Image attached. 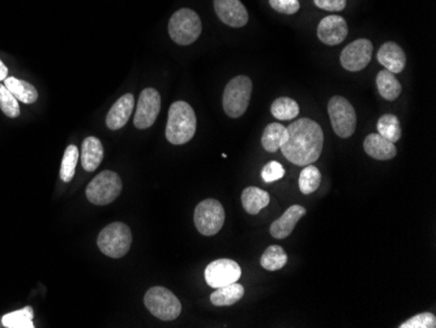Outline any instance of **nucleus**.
<instances>
[{
	"label": "nucleus",
	"mask_w": 436,
	"mask_h": 328,
	"mask_svg": "<svg viewBox=\"0 0 436 328\" xmlns=\"http://www.w3.org/2000/svg\"><path fill=\"white\" fill-rule=\"evenodd\" d=\"M1 323L7 328H33V309L27 306L22 310L6 314L1 318Z\"/></svg>",
	"instance_id": "cd10ccee"
},
{
	"label": "nucleus",
	"mask_w": 436,
	"mask_h": 328,
	"mask_svg": "<svg viewBox=\"0 0 436 328\" xmlns=\"http://www.w3.org/2000/svg\"><path fill=\"white\" fill-rule=\"evenodd\" d=\"M307 211L305 206H291L288 211L272 223L270 225V235L277 240H284L293 233L298 221L306 215Z\"/></svg>",
	"instance_id": "dca6fc26"
},
{
	"label": "nucleus",
	"mask_w": 436,
	"mask_h": 328,
	"mask_svg": "<svg viewBox=\"0 0 436 328\" xmlns=\"http://www.w3.org/2000/svg\"><path fill=\"white\" fill-rule=\"evenodd\" d=\"M286 136L288 130L285 126H282L281 123H270L265 127L261 136L263 148L270 153H275L282 147V144L286 140Z\"/></svg>",
	"instance_id": "412c9836"
},
{
	"label": "nucleus",
	"mask_w": 436,
	"mask_h": 328,
	"mask_svg": "<svg viewBox=\"0 0 436 328\" xmlns=\"http://www.w3.org/2000/svg\"><path fill=\"white\" fill-rule=\"evenodd\" d=\"M161 110V96L154 88H147L140 94L136 113L133 117V124L139 130H147L152 127L158 113Z\"/></svg>",
	"instance_id": "9d476101"
},
{
	"label": "nucleus",
	"mask_w": 436,
	"mask_h": 328,
	"mask_svg": "<svg viewBox=\"0 0 436 328\" xmlns=\"http://www.w3.org/2000/svg\"><path fill=\"white\" fill-rule=\"evenodd\" d=\"M314 3L316 7L331 12H338L346 7V0H314Z\"/></svg>",
	"instance_id": "f704fd0d"
},
{
	"label": "nucleus",
	"mask_w": 436,
	"mask_h": 328,
	"mask_svg": "<svg viewBox=\"0 0 436 328\" xmlns=\"http://www.w3.org/2000/svg\"><path fill=\"white\" fill-rule=\"evenodd\" d=\"M376 85L381 97L387 101L397 100L402 91V86L399 84L396 75L385 68L376 76Z\"/></svg>",
	"instance_id": "5701e85b"
},
{
	"label": "nucleus",
	"mask_w": 436,
	"mask_h": 328,
	"mask_svg": "<svg viewBox=\"0 0 436 328\" xmlns=\"http://www.w3.org/2000/svg\"><path fill=\"white\" fill-rule=\"evenodd\" d=\"M363 150L372 159L381 161L395 159L397 155L395 144L384 139L379 133H370L363 141Z\"/></svg>",
	"instance_id": "a211bd4d"
},
{
	"label": "nucleus",
	"mask_w": 436,
	"mask_h": 328,
	"mask_svg": "<svg viewBox=\"0 0 436 328\" xmlns=\"http://www.w3.org/2000/svg\"><path fill=\"white\" fill-rule=\"evenodd\" d=\"M101 253L114 259H119L130 251L132 244L131 229L123 223H112L103 229L97 238Z\"/></svg>",
	"instance_id": "39448f33"
},
{
	"label": "nucleus",
	"mask_w": 436,
	"mask_h": 328,
	"mask_svg": "<svg viewBox=\"0 0 436 328\" xmlns=\"http://www.w3.org/2000/svg\"><path fill=\"white\" fill-rule=\"evenodd\" d=\"M288 263V255L279 244H272L261 255L260 264L267 271H279Z\"/></svg>",
	"instance_id": "393cba45"
},
{
	"label": "nucleus",
	"mask_w": 436,
	"mask_h": 328,
	"mask_svg": "<svg viewBox=\"0 0 436 328\" xmlns=\"http://www.w3.org/2000/svg\"><path fill=\"white\" fill-rule=\"evenodd\" d=\"M252 83L247 76H235L223 92V110L230 118H239L250 105Z\"/></svg>",
	"instance_id": "20e7f679"
},
{
	"label": "nucleus",
	"mask_w": 436,
	"mask_h": 328,
	"mask_svg": "<svg viewBox=\"0 0 436 328\" xmlns=\"http://www.w3.org/2000/svg\"><path fill=\"white\" fill-rule=\"evenodd\" d=\"M4 85L8 88L11 93L18 98V101H21L22 103H28V105L37 101V89L33 85L24 81V80H20V79L13 77V76H8L4 80Z\"/></svg>",
	"instance_id": "b1692460"
},
{
	"label": "nucleus",
	"mask_w": 436,
	"mask_h": 328,
	"mask_svg": "<svg viewBox=\"0 0 436 328\" xmlns=\"http://www.w3.org/2000/svg\"><path fill=\"white\" fill-rule=\"evenodd\" d=\"M80 159V152L76 145L67 147L63 159H62V166H60V179L63 182H70L74 179V169L77 165V161Z\"/></svg>",
	"instance_id": "c756f323"
},
{
	"label": "nucleus",
	"mask_w": 436,
	"mask_h": 328,
	"mask_svg": "<svg viewBox=\"0 0 436 328\" xmlns=\"http://www.w3.org/2000/svg\"><path fill=\"white\" fill-rule=\"evenodd\" d=\"M284 176H285V169L277 161H270L263 168V171H261V178L264 179V182H267V183L276 182V181L282 178Z\"/></svg>",
	"instance_id": "473e14b6"
},
{
	"label": "nucleus",
	"mask_w": 436,
	"mask_h": 328,
	"mask_svg": "<svg viewBox=\"0 0 436 328\" xmlns=\"http://www.w3.org/2000/svg\"><path fill=\"white\" fill-rule=\"evenodd\" d=\"M270 194L259 188H247L242 192V204L247 214L258 215L270 204Z\"/></svg>",
	"instance_id": "aec40b11"
},
{
	"label": "nucleus",
	"mask_w": 436,
	"mask_h": 328,
	"mask_svg": "<svg viewBox=\"0 0 436 328\" xmlns=\"http://www.w3.org/2000/svg\"><path fill=\"white\" fill-rule=\"evenodd\" d=\"M374 51V45L370 39L361 38L345 47L341 53V66L350 71L358 72L366 68L370 63Z\"/></svg>",
	"instance_id": "f8f14e48"
},
{
	"label": "nucleus",
	"mask_w": 436,
	"mask_h": 328,
	"mask_svg": "<svg viewBox=\"0 0 436 328\" xmlns=\"http://www.w3.org/2000/svg\"><path fill=\"white\" fill-rule=\"evenodd\" d=\"M270 4L273 10L285 15H294L300 8L298 0H270Z\"/></svg>",
	"instance_id": "72a5a7b5"
},
{
	"label": "nucleus",
	"mask_w": 436,
	"mask_h": 328,
	"mask_svg": "<svg viewBox=\"0 0 436 328\" xmlns=\"http://www.w3.org/2000/svg\"><path fill=\"white\" fill-rule=\"evenodd\" d=\"M144 303L152 315L165 322L177 319L182 313L180 301L173 291L164 287L150 288L144 296Z\"/></svg>",
	"instance_id": "423d86ee"
},
{
	"label": "nucleus",
	"mask_w": 436,
	"mask_h": 328,
	"mask_svg": "<svg viewBox=\"0 0 436 328\" xmlns=\"http://www.w3.org/2000/svg\"><path fill=\"white\" fill-rule=\"evenodd\" d=\"M81 165L86 171H94L103 159V145L100 139L89 136L83 141Z\"/></svg>",
	"instance_id": "6ab92c4d"
},
{
	"label": "nucleus",
	"mask_w": 436,
	"mask_h": 328,
	"mask_svg": "<svg viewBox=\"0 0 436 328\" xmlns=\"http://www.w3.org/2000/svg\"><path fill=\"white\" fill-rule=\"evenodd\" d=\"M133 107H135L133 94L127 93L121 96V98L112 105L110 112L107 113L106 126L112 131L121 130V127H124L128 122L131 115L133 113Z\"/></svg>",
	"instance_id": "2eb2a0df"
},
{
	"label": "nucleus",
	"mask_w": 436,
	"mask_h": 328,
	"mask_svg": "<svg viewBox=\"0 0 436 328\" xmlns=\"http://www.w3.org/2000/svg\"><path fill=\"white\" fill-rule=\"evenodd\" d=\"M378 62L392 74H399L407 66V55L397 44L385 42L378 51Z\"/></svg>",
	"instance_id": "f3484780"
},
{
	"label": "nucleus",
	"mask_w": 436,
	"mask_h": 328,
	"mask_svg": "<svg viewBox=\"0 0 436 328\" xmlns=\"http://www.w3.org/2000/svg\"><path fill=\"white\" fill-rule=\"evenodd\" d=\"M196 114L190 103L177 101L170 106L166 124V138L174 145L186 144L195 136Z\"/></svg>",
	"instance_id": "f03ea898"
},
{
	"label": "nucleus",
	"mask_w": 436,
	"mask_h": 328,
	"mask_svg": "<svg viewBox=\"0 0 436 328\" xmlns=\"http://www.w3.org/2000/svg\"><path fill=\"white\" fill-rule=\"evenodd\" d=\"M244 296V288L238 282H232L217 288V291L211 294V302L214 306H230L241 301Z\"/></svg>",
	"instance_id": "4be33fe9"
},
{
	"label": "nucleus",
	"mask_w": 436,
	"mask_h": 328,
	"mask_svg": "<svg viewBox=\"0 0 436 328\" xmlns=\"http://www.w3.org/2000/svg\"><path fill=\"white\" fill-rule=\"evenodd\" d=\"M0 110L10 118L20 115L19 101L4 84H0Z\"/></svg>",
	"instance_id": "7c9ffc66"
},
{
	"label": "nucleus",
	"mask_w": 436,
	"mask_h": 328,
	"mask_svg": "<svg viewBox=\"0 0 436 328\" xmlns=\"http://www.w3.org/2000/svg\"><path fill=\"white\" fill-rule=\"evenodd\" d=\"M241 276V265L232 259H217L205 268V282L214 289L237 282Z\"/></svg>",
	"instance_id": "9b49d317"
},
{
	"label": "nucleus",
	"mask_w": 436,
	"mask_h": 328,
	"mask_svg": "<svg viewBox=\"0 0 436 328\" xmlns=\"http://www.w3.org/2000/svg\"><path fill=\"white\" fill-rule=\"evenodd\" d=\"M399 328H435L436 318L431 313H422L404 322Z\"/></svg>",
	"instance_id": "2f4dec72"
},
{
	"label": "nucleus",
	"mask_w": 436,
	"mask_h": 328,
	"mask_svg": "<svg viewBox=\"0 0 436 328\" xmlns=\"http://www.w3.org/2000/svg\"><path fill=\"white\" fill-rule=\"evenodd\" d=\"M328 114L334 133L343 139H348L355 132L357 114L353 105L345 97L333 96L328 103Z\"/></svg>",
	"instance_id": "6e6552de"
},
{
	"label": "nucleus",
	"mask_w": 436,
	"mask_h": 328,
	"mask_svg": "<svg viewBox=\"0 0 436 328\" xmlns=\"http://www.w3.org/2000/svg\"><path fill=\"white\" fill-rule=\"evenodd\" d=\"M286 130V140L279 148L285 159L298 166H307L319 159L324 145V133L315 121L300 118Z\"/></svg>",
	"instance_id": "f257e3e1"
},
{
	"label": "nucleus",
	"mask_w": 436,
	"mask_h": 328,
	"mask_svg": "<svg viewBox=\"0 0 436 328\" xmlns=\"http://www.w3.org/2000/svg\"><path fill=\"white\" fill-rule=\"evenodd\" d=\"M270 113L279 121H291L299 114V105L290 97H279L272 103Z\"/></svg>",
	"instance_id": "a878e982"
},
{
	"label": "nucleus",
	"mask_w": 436,
	"mask_h": 328,
	"mask_svg": "<svg viewBox=\"0 0 436 328\" xmlns=\"http://www.w3.org/2000/svg\"><path fill=\"white\" fill-rule=\"evenodd\" d=\"M378 133L390 143H397L401 139V126L399 118L393 114H385L378 121Z\"/></svg>",
	"instance_id": "bb28decb"
},
{
	"label": "nucleus",
	"mask_w": 436,
	"mask_h": 328,
	"mask_svg": "<svg viewBox=\"0 0 436 328\" xmlns=\"http://www.w3.org/2000/svg\"><path fill=\"white\" fill-rule=\"evenodd\" d=\"M322 183V173L314 165H307L305 169L300 171L299 176V188L300 192L305 195H310L316 191Z\"/></svg>",
	"instance_id": "c85d7f7f"
},
{
	"label": "nucleus",
	"mask_w": 436,
	"mask_h": 328,
	"mask_svg": "<svg viewBox=\"0 0 436 328\" xmlns=\"http://www.w3.org/2000/svg\"><path fill=\"white\" fill-rule=\"evenodd\" d=\"M202 20L195 11L182 8L177 11L169 21V34L182 46L194 44L202 34Z\"/></svg>",
	"instance_id": "7ed1b4c3"
},
{
	"label": "nucleus",
	"mask_w": 436,
	"mask_h": 328,
	"mask_svg": "<svg viewBox=\"0 0 436 328\" xmlns=\"http://www.w3.org/2000/svg\"><path fill=\"white\" fill-rule=\"evenodd\" d=\"M8 77V68L0 60V81H4Z\"/></svg>",
	"instance_id": "c9c22d12"
},
{
	"label": "nucleus",
	"mask_w": 436,
	"mask_h": 328,
	"mask_svg": "<svg viewBox=\"0 0 436 328\" xmlns=\"http://www.w3.org/2000/svg\"><path fill=\"white\" fill-rule=\"evenodd\" d=\"M214 11L223 24L242 28L249 22V12L241 0H214Z\"/></svg>",
	"instance_id": "ddd939ff"
},
{
	"label": "nucleus",
	"mask_w": 436,
	"mask_h": 328,
	"mask_svg": "<svg viewBox=\"0 0 436 328\" xmlns=\"http://www.w3.org/2000/svg\"><path fill=\"white\" fill-rule=\"evenodd\" d=\"M123 183L115 171H101L86 188V197L95 206H107L121 195Z\"/></svg>",
	"instance_id": "0eeeda50"
},
{
	"label": "nucleus",
	"mask_w": 436,
	"mask_h": 328,
	"mask_svg": "<svg viewBox=\"0 0 436 328\" xmlns=\"http://www.w3.org/2000/svg\"><path fill=\"white\" fill-rule=\"evenodd\" d=\"M348 22L338 15H329L319 22L317 37L329 46L340 45L348 37Z\"/></svg>",
	"instance_id": "4468645a"
},
{
	"label": "nucleus",
	"mask_w": 436,
	"mask_h": 328,
	"mask_svg": "<svg viewBox=\"0 0 436 328\" xmlns=\"http://www.w3.org/2000/svg\"><path fill=\"white\" fill-rule=\"evenodd\" d=\"M194 223L199 233L206 237L217 235L225 223V209L218 200L206 199L199 203L194 215Z\"/></svg>",
	"instance_id": "1a4fd4ad"
}]
</instances>
